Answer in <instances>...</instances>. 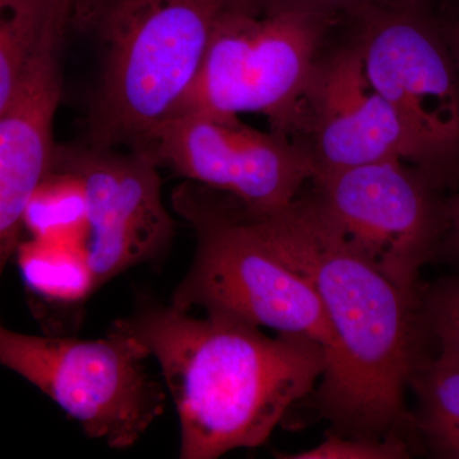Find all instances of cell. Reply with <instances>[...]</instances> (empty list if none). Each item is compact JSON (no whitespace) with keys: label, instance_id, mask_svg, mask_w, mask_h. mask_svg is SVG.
Returning <instances> with one entry per match:
<instances>
[{"label":"cell","instance_id":"obj_1","mask_svg":"<svg viewBox=\"0 0 459 459\" xmlns=\"http://www.w3.org/2000/svg\"><path fill=\"white\" fill-rule=\"evenodd\" d=\"M253 213L281 258L312 283L331 325L333 349L314 391L320 415L343 437L409 440L406 392L424 358L420 292L386 279L309 195Z\"/></svg>","mask_w":459,"mask_h":459},{"label":"cell","instance_id":"obj_2","mask_svg":"<svg viewBox=\"0 0 459 459\" xmlns=\"http://www.w3.org/2000/svg\"><path fill=\"white\" fill-rule=\"evenodd\" d=\"M113 325L159 365L179 418L181 459H216L267 443L325 370L327 355L316 341L270 336L229 316L198 318L147 301Z\"/></svg>","mask_w":459,"mask_h":459},{"label":"cell","instance_id":"obj_3","mask_svg":"<svg viewBox=\"0 0 459 459\" xmlns=\"http://www.w3.org/2000/svg\"><path fill=\"white\" fill-rule=\"evenodd\" d=\"M238 0H75L102 47L87 144L140 151L197 78L214 27Z\"/></svg>","mask_w":459,"mask_h":459},{"label":"cell","instance_id":"obj_4","mask_svg":"<svg viewBox=\"0 0 459 459\" xmlns=\"http://www.w3.org/2000/svg\"><path fill=\"white\" fill-rule=\"evenodd\" d=\"M171 204L197 238L192 265L171 307L307 337L329 355L333 333L316 290L281 258L252 211L225 193L188 180L174 190Z\"/></svg>","mask_w":459,"mask_h":459},{"label":"cell","instance_id":"obj_5","mask_svg":"<svg viewBox=\"0 0 459 459\" xmlns=\"http://www.w3.org/2000/svg\"><path fill=\"white\" fill-rule=\"evenodd\" d=\"M332 21L238 0L214 27L197 78L174 113L264 115L291 138Z\"/></svg>","mask_w":459,"mask_h":459},{"label":"cell","instance_id":"obj_6","mask_svg":"<svg viewBox=\"0 0 459 459\" xmlns=\"http://www.w3.org/2000/svg\"><path fill=\"white\" fill-rule=\"evenodd\" d=\"M150 353L123 329L104 338L33 336L0 322V365L31 383L92 439L126 449L164 413L168 391Z\"/></svg>","mask_w":459,"mask_h":459},{"label":"cell","instance_id":"obj_7","mask_svg":"<svg viewBox=\"0 0 459 459\" xmlns=\"http://www.w3.org/2000/svg\"><path fill=\"white\" fill-rule=\"evenodd\" d=\"M349 20L371 86L433 160L442 186L459 175V75L431 0H385Z\"/></svg>","mask_w":459,"mask_h":459},{"label":"cell","instance_id":"obj_8","mask_svg":"<svg viewBox=\"0 0 459 459\" xmlns=\"http://www.w3.org/2000/svg\"><path fill=\"white\" fill-rule=\"evenodd\" d=\"M310 183L320 213L386 279L419 294L420 272L446 237L439 186L397 160L319 172Z\"/></svg>","mask_w":459,"mask_h":459},{"label":"cell","instance_id":"obj_9","mask_svg":"<svg viewBox=\"0 0 459 459\" xmlns=\"http://www.w3.org/2000/svg\"><path fill=\"white\" fill-rule=\"evenodd\" d=\"M135 152L256 213L291 204L316 175L312 157L287 135L204 110L172 115Z\"/></svg>","mask_w":459,"mask_h":459},{"label":"cell","instance_id":"obj_10","mask_svg":"<svg viewBox=\"0 0 459 459\" xmlns=\"http://www.w3.org/2000/svg\"><path fill=\"white\" fill-rule=\"evenodd\" d=\"M53 165L82 186L95 291L168 250L174 221L162 202L160 168L150 157L86 143L56 146Z\"/></svg>","mask_w":459,"mask_h":459},{"label":"cell","instance_id":"obj_11","mask_svg":"<svg viewBox=\"0 0 459 459\" xmlns=\"http://www.w3.org/2000/svg\"><path fill=\"white\" fill-rule=\"evenodd\" d=\"M291 140L312 157L316 175L397 160L443 188L427 150L371 86L355 42L320 56Z\"/></svg>","mask_w":459,"mask_h":459},{"label":"cell","instance_id":"obj_12","mask_svg":"<svg viewBox=\"0 0 459 459\" xmlns=\"http://www.w3.org/2000/svg\"><path fill=\"white\" fill-rule=\"evenodd\" d=\"M65 39L60 27L48 35L16 99L0 115V276L20 246L33 193L53 168Z\"/></svg>","mask_w":459,"mask_h":459},{"label":"cell","instance_id":"obj_13","mask_svg":"<svg viewBox=\"0 0 459 459\" xmlns=\"http://www.w3.org/2000/svg\"><path fill=\"white\" fill-rule=\"evenodd\" d=\"M75 0H0V115L22 87L51 29L74 16Z\"/></svg>","mask_w":459,"mask_h":459},{"label":"cell","instance_id":"obj_14","mask_svg":"<svg viewBox=\"0 0 459 459\" xmlns=\"http://www.w3.org/2000/svg\"><path fill=\"white\" fill-rule=\"evenodd\" d=\"M409 388L416 398L413 434L433 457L459 459V365L424 356Z\"/></svg>","mask_w":459,"mask_h":459},{"label":"cell","instance_id":"obj_15","mask_svg":"<svg viewBox=\"0 0 459 459\" xmlns=\"http://www.w3.org/2000/svg\"><path fill=\"white\" fill-rule=\"evenodd\" d=\"M17 252L26 285L48 301L78 303L95 292L86 244L31 238Z\"/></svg>","mask_w":459,"mask_h":459},{"label":"cell","instance_id":"obj_16","mask_svg":"<svg viewBox=\"0 0 459 459\" xmlns=\"http://www.w3.org/2000/svg\"><path fill=\"white\" fill-rule=\"evenodd\" d=\"M23 228L31 238L86 244V202L74 175L53 165L33 193Z\"/></svg>","mask_w":459,"mask_h":459},{"label":"cell","instance_id":"obj_17","mask_svg":"<svg viewBox=\"0 0 459 459\" xmlns=\"http://www.w3.org/2000/svg\"><path fill=\"white\" fill-rule=\"evenodd\" d=\"M420 319L424 334L437 342V360L459 365V277L420 289Z\"/></svg>","mask_w":459,"mask_h":459},{"label":"cell","instance_id":"obj_18","mask_svg":"<svg viewBox=\"0 0 459 459\" xmlns=\"http://www.w3.org/2000/svg\"><path fill=\"white\" fill-rule=\"evenodd\" d=\"M411 444L403 437L373 440L331 434L319 446L296 453H281L282 459H407Z\"/></svg>","mask_w":459,"mask_h":459},{"label":"cell","instance_id":"obj_19","mask_svg":"<svg viewBox=\"0 0 459 459\" xmlns=\"http://www.w3.org/2000/svg\"><path fill=\"white\" fill-rule=\"evenodd\" d=\"M264 11H294L314 14L336 23L350 18L362 9L385 0H255Z\"/></svg>","mask_w":459,"mask_h":459},{"label":"cell","instance_id":"obj_20","mask_svg":"<svg viewBox=\"0 0 459 459\" xmlns=\"http://www.w3.org/2000/svg\"><path fill=\"white\" fill-rule=\"evenodd\" d=\"M446 231L442 249L459 261V193L446 201Z\"/></svg>","mask_w":459,"mask_h":459},{"label":"cell","instance_id":"obj_21","mask_svg":"<svg viewBox=\"0 0 459 459\" xmlns=\"http://www.w3.org/2000/svg\"><path fill=\"white\" fill-rule=\"evenodd\" d=\"M439 18V17H437ZM440 29L459 75V9L453 17L439 18Z\"/></svg>","mask_w":459,"mask_h":459}]
</instances>
